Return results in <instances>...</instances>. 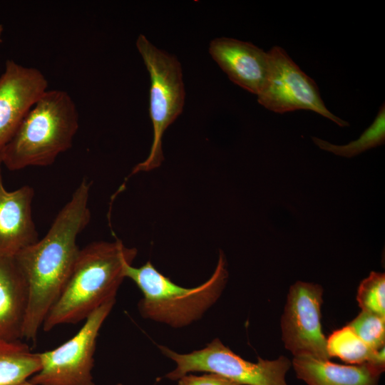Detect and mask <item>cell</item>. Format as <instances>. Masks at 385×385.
I'll return each instance as SVG.
<instances>
[{"instance_id":"obj_1","label":"cell","mask_w":385,"mask_h":385,"mask_svg":"<svg viewBox=\"0 0 385 385\" xmlns=\"http://www.w3.org/2000/svg\"><path fill=\"white\" fill-rule=\"evenodd\" d=\"M90 188V183L83 179L58 212L46 235L14 256L28 286V307L23 327V338L28 340L36 339L78 258L81 249L77 237L91 220Z\"/></svg>"},{"instance_id":"obj_2","label":"cell","mask_w":385,"mask_h":385,"mask_svg":"<svg viewBox=\"0 0 385 385\" xmlns=\"http://www.w3.org/2000/svg\"><path fill=\"white\" fill-rule=\"evenodd\" d=\"M136 255L135 248L125 247L118 239L94 242L81 249L61 294L43 324V330L78 323L103 304L115 299L125 278V268L132 265Z\"/></svg>"},{"instance_id":"obj_3","label":"cell","mask_w":385,"mask_h":385,"mask_svg":"<svg viewBox=\"0 0 385 385\" xmlns=\"http://www.w3.org/2000/svg\"><path fill=\"white\" fill-rule=\"evenodd\" d=\"M78 127L71 96L65 91L47 90L0 151V164L10 170L50 165L71 148Z\"/></svg>"},{"instance_id":"obj_4","label":"cell","mask_w":385,"mask_h":385,"mask_svg":"<svg viewBox=\"0 0 385 385\" xmlns=\"http://www.w3.org/2000/svg\"><path fill=\"white\" fill-rule=\"evenodd\" d=\"M124 274L135 282L143 294L138 304L141 315L173 327H184L200 319L219 298L228 277L225 258L221 251L212 276L192 288L173 282L150 261L139 267L127 265Z\"/></svg>"},{"instance_id":"obj_5","label":"cell","mask_w":385,"mask_h":385,"mask_svg":"<svg viewBox=\"0 0 385 385\" xmlns=\"http://www.w3.org/2000/svg\"><path fill=\"white\" fill-rule=\"evenodd\" d=\"M135 44L150 78L149 114L153 137L148 157L133 168L130 175L161 165L163 136L182 113L185 98L182 67L176 56L157 48L143 34L138 36Z\"/></svg>"},{"instance_id":"obj_6","label":"cell","mask_w":385,"mask_h":385,"mask_svg":"<svg viewBox=\"0 0 385 385\" xmlns=\"http://www.w3.org/2000/svg\"><path fill=\"white\" fill-rule=\"evenodd\" d=\"M161 352L174 361L176 368L166 377L177 380L191 371H207L227 378L240 385H288L286 374L292 361L284 356L274 360L258 358L248 361L215 339L200 350L179 354L160 346Z\"/></svg>"},{"instance_id":"obj_7","label":"cell","mask_w":385,"mask_h":385,"mask_svg":"<svg viewBox=\"0 0 385 385\" xmlns=\"http://www.w3.org/2000/svg\"><path fill=\"white\" fill-rule=\"evenodd\" d=\"M115 299L93 311L71 339L57 348L38 353L41 369L27 380L33 385H95L91 374L99 330Z\"/></svg>"},{"instance_id":"obj_8","label":"cell","mask_w":385,"mask_h":385,"mask_svg":"<svg viewBox=\"0 0 385 385\" xmlns=\"http://www.w3.org/2000/svg\"><path fill=\"white\" fill-rule=\"evenodd\" d=\"M268 54L269 74L264 88L257 95L260 105L278 113L310 110L342 127L349 125L347 121L327 108L315 81L299 68L282 48L274 46Z\"/></svg>"},{"instance_id":"obj_9","label":"cell","mask_w":385,"mask_h":385,"mask_svg":"<svg viewBox=\"0 0 385 385\" xmlns=\"http://www.w3.org/2000/svg\"><path fill=\"white\" fill-rule=\"evenodd\" d=\"M323 292L321 285L301 281L289 288L280 326L284 346L294 356L330 359L321 324Z\"/></svg>"},{"instance_id":"obj_10","label":"cell","mask_w":385,"mask_h":385,"mask_svg":"<svg viewBox=\"0 0 385 385\" xmlns=\"http://www.w3.org/2000/svg\"><path fill=\"white\" fill-rule=\"evenodd\" d=\"M47 88L48 81L38 69L6 61L0 76V151Z\"/></svg>"},{"instance_id":"obj_11","label":"cell","mask_w":385,"mask_h":385,"mask_svg":"<svg viewBox=\"0 0 385 385\" xmlns=\"http://www.w3.org/2000/svg\"><path fill=\"white\" fill-rule=\"evenodd\" d=\"M209 53L234 83L257 96L261 92L270 71L268 52L250 42L219 37L210 41Z\"/></svg>"},{"instance_id":"obj_12","label":"cell","mask_w":385,"mask_h":385,"mask_svg":"<svg viewBox=\"0 0 385 385\" xmlns=\"http://www.w3.org/2000/svg\"><path fill=\"white\" fill-rule=\"evenodd\" d=\"M34 196L29 185L8 191L0 164V257H13L38 240L32 217Z\"/></svg>"},{"instance_id":"obj_13","label":"cell","mask_w":385,"mask_h":385,"mask_svg":"<svg viewBox=\"0 0 385 385\" xmlns=\"http://www.w3.org/2000/svg\"><path fill=\"white\" fill-rule=\"evenodd\" d=\"M292 366L307 385H379L385 368L371 362L344 365L305 356H294Z\"/></svg>"},{"instance_id":"obj_14","label":"cell","mask_w":385,"mask_h":385,"mask_svg":"<svg viewBox=\"0 0 385 385\" xmlns=\"http://www.w3.org/2000/svg\"><path fill=\"white\" fill-rule=\"evenodd\" d=\"M28 286L14 257H0V339L21 340Z\"/></svg>"},{"instance_id":"obj_15","label":"cell","mask_w":385,"mask_h":385,"mask_svg":"<svg viewBox=\"0 0 385 385\" xmlns=\"http://www.w3.org/2000/svg\"><path fill=\"white\" fill-rule=\"evenodd\" d=\"M41 366L38 353L21 340L0 339V385H21Z\"/></svg>"},{"instance_id":"obj_16","label":"cell","mask_w":385,"mask_h":385,"mask_svg":"<svg viewBox=\"0 0 385 385\" xmlns=\"http://www.w3.org/2000/svg\"><path fill=\"white\" fill-rule=\"evenodd\" d=\"M329 357H338L349 364L371 362L385 366L384 347L374 351L347 324L333 332L327 339Z\"/></svg>"},{"instance_id":"obj_17","label":"cell","mask_w":385,"mask_h":385,"mask_svg":"<svg viewBox=\"0 0 385 385\" xmlns=\"http://www.w3.org/2000/svg\"><path fill=\"white\" fill-rule=\"evenodd\" d=\"M312 138L314 143L321 149L346 158H352L368 149L384 144V103L380 107L372 124L361 135L360 138L347 145H336L316 137H312Z\"/></svg>"},{"instance_id":"obj_18","label":"cell","mask_w":385,"mask_h":385,"mask_svg":"<svg viewBox=\"0 0 385 385\" xmlns=\"http://www.w3.org/2000/svg\"><path fill=\"white\" fill-rule=\"evenodd\" d=\"M348 325L371 349L384 347L385 316L361 310Z\"/></svg>"},{"instance_id":"obj_19","label":"cell","mask_w":385,"mask_h":385,"mask_svg":"<svg viewBox=\"0 0 385 385\" xmlns=\"http://www.w3.org/2000/svg\"><path fill=\"white\" fill-rule=\"evenodd\" d=\"M356 299L361 310L385 316V274L371 272L363 279L357 291Z\"/></svg>"},{"instance_id":"obj_20","label":"cell","mask_w":385,"mask_h":385,"mask_svg":"<svg viewBox=\"0 0 385 385\" xmlns=\"http://www.w3.org/2000/svg\"><path fill=\"white\" fill-rule=\"evenodd\" d=\"M178 385H240L227 378L210 373L202 376L185 375L179 379Z\"/></svg>"},{"instance_id":"obj_21","label":"cell","mask_w":385,"mask_h":385,"mask_svg":"<svg viewBox=\"0 0 385 385\" xmlns=\"http://www.w3.org/2000/svg\"><path fill=\"white\" fill-rule=\"evenodd\" d=\"M3 31H4L3 26L0 24V43L2 41L1 36H2Z\"/></svg>"},{"instance_id":"obj_22","label":"cell","mask_w":385,"mask_h":385,"mask_svg":"<svg viewBox=\"0 0 385 385\" xmlns=\"http://www.w3.org/2000/svg\"><path fill=\"white\" fill-rule=\"evenodd\" d=\"M21 385H33V384H30L28 381H26L25 382H24ZM117 385H122V384H117Z\"/></svg>"}]
</instances>
